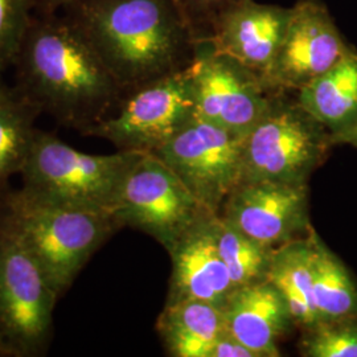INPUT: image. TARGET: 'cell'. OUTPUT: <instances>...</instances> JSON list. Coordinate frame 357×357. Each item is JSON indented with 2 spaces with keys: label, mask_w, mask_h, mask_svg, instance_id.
I'll return each mask as SVG.
<instances>
[{
  "label": "cell",
  "mask_w": 357,
  "mask_h": 357,
  "mask_svg": "<svg viewBox=\"0 0 357 357\" xmlns=\"http://www.w3.org/2000/svg\"><path fill=\"white\" fill-rule=\"evenodd\" d=\"M79 0H38V13L44 15H51V13H57L60 10H65L66 7L75 4Z\"/></svg>",
  "instance_id": "484cf974"
},
{
  "label": "cell",
  "mask_w": 357,
  "mask_h": 357,
  "mask_svg": "<svg viewBox=\"0 0 357 357\" xmlns=\"http://www.w3.org/2000/svg\"><path fill=\"white\" fill-rule=\"evenodd\" d=\"M311 257L310 233L307 237L278 248L268 273V281L280 290L287 302L294 324L301 331H305L319 321L314 303Z\"/></svg>",
  "instance_id": "ac0fdd59"
},
{
  "label": "cell",
  "mask_w": 357,
  "mask_h": 357,
  "mask_svg": "<svg viewBox=\"0 0 357 357\" xmlns=\"http://www.w3.org/2000/svg\"><path fill=\"white\" fill-rule=\"evenodd\" d=\"M43 112L20 91L11 89L0 101V191L7 180L20 174L32 150Z\"/></svg>",
  "instance_id": "ffe728a7"
},
{
  "label": "cell",
  "mask_w": 357,
  "mask_h": 357,
  "mask_svg": "<svg viewBox=\"0 0 357 357\" xmlns=\"http://www.w3.org/2000/svg\"><path fill=\"white\" fill-rule=\"evenodd\" d=\"M311 249L312 290L318 320L357 319V282L352 273L315 229L311 231Z\"/></svg>",
  "instance_id": "d6986e66"
},
{
  "label": "cell",
  "mask_w": 357,
  "mask_h": 357,
  "mask_svg": "<svg viewBox=\"0 0 357 357\" xmlns=\"http://www.w3.org/2000/svg\"><path fill=\"white\" fill-rule=\"evenodd\" d=\"M289 16L290 7L241 0L217 16L204 40L264 78L280 51Z\"/></svg>",
  "instance_id": "5bb4252c"
},
{
  "label": "cell",
  "mask_w": 357,
  "mask_h": 357,
  "mask_svg": "<svg viewBox=\"0 0 357 357\" xmlns=\"http://www.w3.org/2000/svg\"><path fill=\"white\" fill-rule=\"evenodd\" d=\"M332 134L287 91L275 93L243 141V180L308 184L327 159ZM241 180V181H243Z\"/></svg>",
  "instance_id": "5b68a950"
},
{
  "label": "cell",
  "mask_w": 357,
  "mask_h": 357,
  "mask_svg": "<svg viewBox=\"0 0 357 357\" xmlns=\"http://www.w3.org/2000/svg\"><path fill=\"white\" fill-rule=\"evenodd\" d=\"M139 153L91 155L38 128L20 172L22 188L44 200L112 213L118 188Z\"/></svg>",
  "instance_id": "277c9868"
},
{
  "label": "cell",
  "mask_w": 357,
  "mask_h": 357,
  "mask_svg": "<svg viewBox=\"0 0 357 357\" xmlns=\"http://www.w3.org/2000/svg\"><path fill=\"white\" fill-rule=\"evenodd\" d=\"M38 0H0V73L13 65Z\"/></svg>",
  "instance_id": "603a6c76"
},
{
  "label": "cell",
  "mask_w": 357,
  "mask_h": 357,
  "mask_svg": "<svg viewBox=\"0 0 357 357\" xmlns=\"http://www.w3.org/2000/svg\"><path fill=\"white\" fill-rule=\"evenodd\" d=\"M10 90L11 89H10L8 86H6V85H4V82L1 81V73H0V101L7 96V93H8Z\"/></svg>",
  "instance_id": "83f0119b"
},
{
  "label": "cell",
  "mask_w": 357,
  "mask_h": 357,
  "mask_svg": "<svg viewBox=\"0 0 357 357\" xmlns=\"http://www.w3.org/2000/svg\"><path fill=\"white\" fill-rule=\"evenodd\" d=\"M301 106L332 134V142L357 123V51L352 48L328 70L298 90ZM335 146V144H333Z\"/></svg>",
  "instance_id": "2e32d148"
},
{
  "label": "cell",
  "mask_w": 357,
  "mask_h": 357,
  "mask_svg": "<svg viewBox=\"0 0 357 357\" xmlns=\"http://www.w3.org/2000/svg\"><path fill=\"white\" fill-rule=\"evenodd\" d=\"M195 116L188 66L126 91L114 110L85 135L110 142L118 150L155 153Z\"/></svg>",
  "instance_id": "52a82bcc"
},
{
  "label": "cell",
  "mask_w": 357,
  "mask_h": 357,
  "mask_svg": "<svg viewBox=\"0 0 357 357\" xmlns=\"http://www.w3.org/2000/svg\"><path fill=\"white\" fill-rule=\"evenodd\" d=\"M208 357H255V355L227 331L215 342Z\"/></svg>",
  "instance_id": "d4e9b609"
},
{
  "label": "cell",
  "mask_w": 357,
  "mask_h": 357,
  "mask_svg": "<svg viewBox=\"0 0 357 357\" xmlns=\"http://www.w3.org/2000/svg\"><path fill=\"white\" fill-rule=\"evenodd\" d=\"M216 216L202 218L167 249L172 271L166 305L202 301L224 308L236 290L217 246Z\"/></svg>",
  "instance_id": "4fadbf2b"
},
{
  "label": "cell",
  "mask_w": 357,
  "mask_h": 357,
  "mask_svg": "<svg viewBox=\"0 0 357 357\" xmlns=\"http://www.w3.org/2000/svg\"><path fill=\"white\" fill-rule=\"evenodd\" d=\"M333 144H348V146H352L357 149V123L356 126L354 128H351L349 131H347L343 135L337 137L333 139Z\"/></svg>",
  "instance_id": "4316f807"
},
{
  "label": "cell",
  "mask_w": 357,
  "mask_h": 357,
  "mask_svg": "<svg viewBox=\"0 0 357 357\" xmlns=\"http://www.w3.org/2000/svg\"><path fill=\"white\" fill-rule=\"evenodd\" d=\"M211 213L153 153H139L112 205V215L121 228L141 230L166 250Z\"/></svg>",
  "instance_id": "ba28073f"
},
{
  "label": "cell",
  "mask_w": 357,
  "mask_h": 357,
  "mask_svg": "<svg viewBox=\"0 0 357 357\" xmlns=\"http://www.w3.org/2000/svg\"><path fill=\"white\" fill-rule=\"evenodd\" d=\"M222 311L228 333L255 357L280 356V342L296 328L290 307L268 280L236 289Z\"/></svg>",
  "instance_id": "9a60e30c"
},
{
  "label": "cell",
  "mask_w": 357,
  "mask_h": 357,
  "mask_svg": "<svg viewBox=\"0 0 357 357\" xmlns=\"http://www.w3.org/2000/svg\"><path fill=\"white\" fill-rule=\"evenodd\" d=\"M196 116L246 135L266 112L274 91L264 78L202 40L190 65Z\"/></svg>",
  "instance_id": "30bf717a"
},
{
  "label": "cell",
  "mask_w": 357,
  "mask_h": 357,
  "mask_svg": "<svg viewBox=\"0 0 357 357\" xmlns=\"http://www.w3.org/2000/svg\"><path fill=\"white\" fill-rule=\"evenodd\" d=\"M15 89L85 135L125 94L89 41L57 13L33 16L13 59Z\"/></svg>",
  "instance_id": "6da1fadb"
},
{
  "label": "cell",
  "mask_w": 357,
  "mask_h": 357,
  "mask_svg": "<svg viewBox=\"0 0 357 357\" xmlns=\"http://www.w3.org/2000/svg\"><path fill=\"white\" fill-rule=\"evenodd\" d=\"M301 355L357 357V319L319 321L302 331Z\"/></svg>",
  "instance_id": "7402d4cb"
},
{
  "label": "cell",
  "mask_w": 357,
  "mask_h": 357,
  "mask_svg": "<svg viewBox=\"0 0 357 357\" xmlns=\"http://www.w3.org/2000/svg\"><path fill=\"white\" fill-rule=\"evenodd\" d=\"M0 213L35 257L59 298L121 228L110 212L44 200L23 188L0 199Z\"/></svg>",
  "instance_id": "3957f363"
},
{
  "label": "cell",
  "mask_w": 357,
  "mask_h": 357,
  "mask_svg": "<svg viewBox=\"0 0 357 357\" xmlns=\"http://www.w3.org/2000/svg\"><path fill=\"white\" fill-rule=\"evenodd\" d=\"M352 48L321 0H296L290 7L280 51L264 81L274 93H296Z\"/></svg>",
  "instance_id": "8fae6325"
},
{
  "label": "cell",
  "mask_w": 357,
  "mask_h": 357,
  "mask_svg": "<svg viewBox=\"0 0 357 357\" xmlns=\"http://www.w3.org/2000/svg\"><path fill=\"white\" fill-rule=\"evenodd\" d=\"M60 298L0 213V356L47 355Z\"/></svg>",
  "instance_id": "8992f818"
},
{
  "label": "cell",
  "mask_w": 357,
  "mask_h": 357,
  "mask_svg": "<svg viewBox=\"0 0 357 357\" xmlns=\"http://www.w3.org/2000/svg\"><path fill=\"white\" fill-rule=\"evenodd\" d=\"M243 141L245 135L195 116L153 153L208 211L218 215L243 180Z\"/></svg>",
  "instance_id": "9c48e42d"
},
{
  "label": "cell",
  "mask_w": 357,
  "mask_h": 357,
  "mask_svg": "<svg viewBox=\"0 0 357 357\" xmlns=\"http://www.w3.org/2000/svg\"><path fill=\"white\" fill-rule=\"evenodd\" d=\"M217 246L236 289L268 281L277 249L258 243L233 228L217 215L215 220Z\"/></svg>",
  "instance_id": "44dd1931"
},
{
  "label": "cell",
  "mask_w": 357,
  "mask_h": 357,
  "mask_svg": "<svg viewBox=\"0 0 357 357\" xmlns=\"http://www.w3.org/2000/svg\"><path fill=\"white\" fill-rule=\"evenodd\" d=\"M308 184L243 180L218 216L255 241L278 249L311 231Z\"/></svg>",
  "instance_id": "7c38bea8"
},
{
  "label": "cell",
  "mask_w": 357,
  "mask_h": 357,
  "mask_svg": "<svg viewBox=\"0 0 357 357\" xmlns=\"http://www.w3.org/2000/svg\"><path fill=\"white\" fill-rule=\"evenodd\" d=\"M64 11L125 93L188 68L200 43L178 0H79Z\"/></svg>",
  "instance_id": "7a4b0ae2"
},
{
  "label": "cell",
  "mask_w": 357,
  "mask_h": 357,
  "mask_svg": "<svg viewBox=\"0 0 357 357\" xmlns=\"http://www.w3.org/2000/svg\"><path fill=\"white\" fill-rule=\"evenodd\" d=\"M191 17L200 41L204 40L217 16L241 0H178Z\"/></svg>",
  "instance_id": "cb8c5ba5"
},
{
  "label": "cell",
  "mask_w": 357,
  "mask_h": 357,
  "mask_svg": "<svg viewBox=\"0 0 357 357\" xmlns=\"http://www.w3.org/2000/svg\"><path fill=\"white\" fill-rule=\"evenodd\" d=\"M156 331L169 356L208 357L227 326L222 308L202 301H183L165 305Z\"/></svg>",
  "instance_id": "e0dca14e"
}]
</instances>
